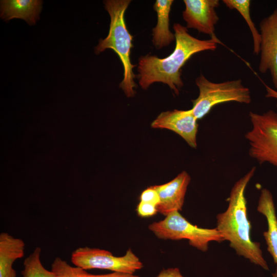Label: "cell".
I'll list each match as a JSON object with an SVG mask.
<instances>
[{
    "instance_id": "cell-15",
    "label": "cell",
    "mask_w": 277,
    "mask_h": 277,
    "mask_svg": "<svg viewBox=\"0 0 277 277\" xmlns=\"http://www.w3.org/2000/svg\"><path fill=\"white\" fill-rule=\"evenodd\" d=\"M173 0H156L153 8L157 13V24L152 29V43L156 49L168 46L175 39L169 30V13Z\"/></svg>"
},
{
    "instance_id": "cell-7",
    "label": "cell",
    "mask_w": 277,
    "mask_h": 277,
    "mask_svg": "<svg viewBox=\"0 0 277 277\" xmlns=\"http://www.w3.org/2000/svg\"><path fill=\"white\" fill-rule=\"evenodd\" d=\"M71 261L85 270L100 269L127 274H134L143 267V263L131 249L123 256H116L106 250L81 247L72 252Z\"/></svg>"
},
{
    "instance_id": "cell-4",
    "label": "cell",
    "mask_w": 277,
    "mask_h": 277,
    "mask_svg": "<svg viewBox=\"0 0 277 277\" xmlns=\"http://www.w3.org/2000/svg\"><path fill=\"white\" fill-rule=\"evenodd\" d=\"M148 228L159 239L171 240L187 239L190 246L203 252L208 250L210 242L221 243L225 241L216 228H203L194 225L178 211L171 212L161 221L150 224Z\"/></svg>"
},
{
    "instance_id": "cell-1",
    "label": "cell",
    "mask_w": 277,
    "mask_h": 277,
    "mask_svg": "<svg viewBox=\"0 0 277 277\" xmlns=\"http://www.w3.org/2000/svg\"><path fill=\"white\" fill-rule=\"evenodd\" d=\"M175 46L172 53L165 58L147 54L139 58L137 71L139 85L144 90L153 83L168 85L178 95L184 84L181 69L194 54L206 50L214 51L221 42L217 38L200 39L191 35L186 27L173 25Z\"/></svg>"
},
{
    "instance_id": "cell-13",
    "label": "cell",
    "mask_w": 277,
    "mask_h": 277,
    "mask_svg": "<svg viewBox=\"0 0 277 277\" xmlns=\"http://www.w3.org/2000/svg\"><path fill=\"white\" fill-rule=\"evenodd\" d=\"M25 244L7 232L0 234V277H16L13 264L24 256Z\"/></svg>"
},
{
    "instance_id": "cell-18",
    "label": "cell",
    "mask_w": 277,
    "mask_h": 277,
    "mask_svg": "<svg viewBox=\"0 0 277 277\" xmlns=\"http://www.w3.org/2000/svg\"><path fill=\"white\" fill-rule=\"evenodd\" d=\"M41 251V247H36L25 259L24 269L21 272L22 277H56L51 270L46 269L42 265Z\"/></svg>"
},
{
    "instance_id": "cell-17",
    "label": "cell",
    "mask_w": 277,
    "mask_h": 277,
    "mask_svg": "<svg viewBox=\"0 0 277 277\" xmlns=\"http://www.w3.org/2000/svg\"><path fill=\"white\" fill-rule=\"evenodd\" d=\"M223 3L230 9L238 11L244 18L251 31L253 42V53L256 55L260 53L261 34L252 21L250 15L249 0H223Z\"/></svg>"
},
{
    "instance_id": "cell-23",
    "label": "cell",
    "mask_w": 277,
    "mask_h": 277,
    "mask_svg": "<svg viewBox=\"0 0 277 277\" xmlns=\"http://www.w3.org/2000/svg\"><path fill=\"white\" fill-rule=\"evenodd\" d=\"M272 277H277V267L274 273H272Z\"/></svg>"
},
{
    "instance_id": "cell-2",
    "label": "cell",
    "mask_w": 277,
    "mask_h": 277,
    "mask_svg": "<svg viewBox=\"0 0 277 277\" xmlns=\"http://www.w3.org/2000/svg\"><path fill=\"white\" fill-rule=\"evenodd\" d=\"M255 169V167H252L233 185L228 198L227 208L216 216V228L224 240L229 242L230 246L237 254L268 270V265L263 255L260 243L251 239V224L248 219L245 196L246 187Z\"/></svg>"
},
{
    "instance_id": "cell-16",
    "label": "cell",
    "mask_w": 277,
    "mask_h": 277,
    "mask_svg": "<svg viewBox=\"0 0 277 277\" xmlns=\"http://www.w3.org/2000/svg\"><path fill=\"white\" fill-rule=\"evenodd\" d=\"M51 270L56 277H140L134 274L112 272L103 274L88 273L81 267L72 266L60 257H56L51 264Z\"/></svg>"
},
{
    "instance_id": "cell-5",
    "label": "cell",
    "mask_w": 277,
    "mask_h": 277,
    "mask_svg": "<svg viewBox=\"0 0 277 277\" xmlns=\"http://www.w3.org/2000/svg\"><path fill=\"white\" fill-rule=\"evenodd\" d=\"M195 83L199 95L192 101L191 110L197 120L204 117L214 106L221 103L236 102L249 104L251 101L249 89L243 85L240 79L214 83L201 74L195 80Z\"/></svg>"
},
{
    "instance_id": "cell-11",
    "label": "cell",
    "mask_w": 277,
    "mask_h": 277,
    "mask_svg": "<svg viewBox=\"0 0 277 277\" xmlns=\"http://www.w3.org/2000/svg\"><path fill=\"white\" fill-rule=\"evenodd\" d=\"M190 180L189 174L183 171L171 181L162 185L153 186L159 193L160 200L157 206V212L166 216L172 212L181 211Z\"/></svg>"
},
{
    "instance_id": "cell-19",
    "label": "cell",
    "mask_w": 277,
    "mask_h": 277,
    "mask_svg": "<svg viewBox=\"0 0 277 277\" xmlns=\"http://www.w3.org/2000/svg\"><path fill=\"white\" fill-rule=\"evenodd\" d=\"M140 200L141 202L151 203L156 206L160 202L159 193L153 186L144 190L140 195Z\"/></svg>"
},
{
    "instance_id": "cell-14",
    "label": "cell",
    "mask_w": 277,
    "mask_h": 277,
    "mask_svg": "<svg viewBox=\"0 0 277 277\" xmlns=\"http://www.w3.org/2000/svg\"><path fill=\"white\" fill-rule=\"evenodd\" d=\"M42 3L38 0L1 1V17L5 21L21 18L34 25L39 18Z\"/></svg>"
},
{
    "instance_id": "cell-9",
    "label": "cell",
    "mask_w": 277,
    "mask_h": 277,
    "mask_svg": "<svg viewBox=\"0 0 277 277\" xmlns=\"http://www.w3.org/2000/svg\"><path fill=\"white\" fill-rule=\"evenodd\" d=\"M185 9L183 17L187 28L197 30L199 32L216 38L215 26L219 17L215 9L220 6L219 0H184Z\"/></svg>"
},
{
    "instance_id": "cell-3",
    "label": "cell",
    "mask_w": 277,
    "mask_h": 277,
    "mask_svg": "<svg viewBox=\"0 0 277 277\" xmlns=\"http://www.w3.org/2000/svg\"><path fill=\"white\" fill-rule=\"evenodd\" d=\"M131 1L107 0L104 2L105 8L110 16L109 33L104 39L99 40L95 48V52L98 54L107 49H112L118 56L124 68L123 79L120 87L128 97L134 96L136 77L133 69L136 65L131 62V50L133 47V36L129 32L124 15Z\"/></svg>"
},
{
    "instance_id": "cell-21",
    "label": "cell",
    "mask_w": 277,
    "mask_h": 277,
    "mask_svg": "<svg viewBox=\"0 0 277 277\" xmlns=\"http://www.w3.org/2000/svg\"><path fill=\"white\" fill-rule=\"evenodd\" d=\"M156 277H185L178 268H169L162 270Z\"/></svg>"
},
{
    "instance_id": "cell-8",
    "label": "cell",
    "mask_w": 277,
    "mask_h": 277,
    "mask_svg": "<svg viewBox=\"0 0 277 277\" xmlns=\"http://www.w3.org/2000/svg\"><path fill=\"white\" fill-rule=\"evenodd\" d=\"M260 61L262 73L269 71L274 87L277 89V8L260 24Z\"/></svg>"
},
{
    "instance_id": "cell-12",
    "label": "cell",
    "mask_w": 277,
    "mask_h": 277,
    "mask_svg": "<svg viewBox=\"0 0 277 277\" xmlns=\"http://www.w3.org/2000/svg\"><path fill=\"white\" fill-rule=\"evenodd\" d=\"M257 211L266 219L267 230L263 235L267 250L277 264V217L273 197L269 190L264 188L261 190L258 200Z\"/></svg>"
},
{
    "instance_id": "cell-22",
    "label": "cell",
    "mask_w": 277,
    "mask_h": 277,
    "mask_svg": "<svg viewBox=\"0 0 277 277\" xmlns=\"http://www.w3.org/2000/svg\"><path fill=\"white\" fill-rule=\"evenodd\" d=\"M266 89L267 93L266 94V97L274 98L277 100V91L274 89L270 88L268 86H266ZM277 107V103L276 105Z\"/></svg>"
},
{
    "instance_id": "cell-10",
    "label": "cell",
    "mask_w": 277,
    "mask_h": 277,
    "mask_svg": "<svg viewBox=\"0 0 277 277\" xmlns=\"http://www.w3.org/2000/svg\"><path fill=\"white\" fill-rule=\"evenodd\" d=\"M197 120L191 109H174L160 113L151 123V127L173 131L184 139L190 147L196 148L199 126Z\"/></svg>"
},
{
    "instance_id": "cell-20",
    "label": "cell",
    "mask_w": 277,
    "mask_h": 277,
    "mask_svg": "<svg viewBox=\"0 0 277 277\" xmlns=\"http://www.w3.org/2000/svg\"><path fill=\"white\" fill-rule=\"evenodd\" d=\"M136 211L138 215L143 217L152 216L158 212L156 205L141 201L137 205Z\"/></svg>"
},
{
    "instance_id": "cell-6",
    "label": "cell",
    "mask_w": 277,
    "mask_h": 277,
    "mask_svg": "<svg viewBox=\"0 0 277 277\" xmlns=\"http://www.w3.org/2000/svg\"><path fill=\"white\" fill-rule=\"evenodd\" d=\"M249 116L252 127L245 134L250 145L249 155L260 164L267 162L277 167V113L250 112Z\"/></svg>"
}]
</instances>
